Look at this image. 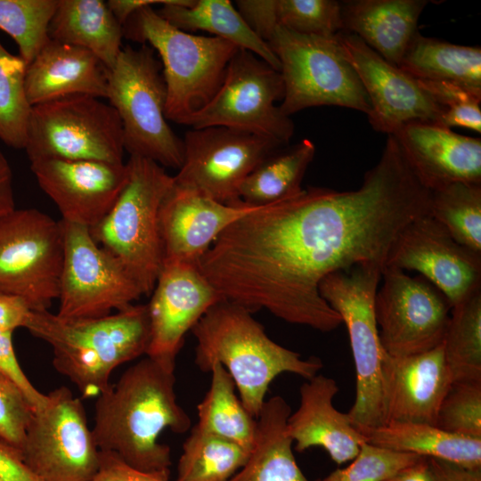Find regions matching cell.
Here are the masks:
<instances>
[{
	"label": "cell",
	"instance_id": "3957f363",
	"mask_svg": "<svg viewBox=\"0 0 481 481\" xmlns=\"http://www.w3.org/2000/svg\"><path fill=\"white\" fill-rule=\"evenodd\" d=\"M25 328L51 346L54 368L77 387L84 398L105 392L114 369L146 355L150 343L147 305L75 320L48 310L31 311Z\"/></svg>",
	"mask_w": 481,
	"mask_h": 481
},
{
	"label": "cell",
	"instance_id": "277c9868",
	"mask_svg": "<svg viewBox=\"0 0 481 481\" xmlns=\"http://www.w3.org/2000/svg\"><path fill=\"white\" fill-rule=\"evenodd\" d=\"M123 34L159 53L167 89L166 118L180 125L212 99L239 50L222 38L177 29L152 6L133 13Z\"/></svg>",
	"mask_w": 481,
	"mask_h": 481
},
{
	"label": "cell",
	"instance_id": "8992f818",
	"mask_svg": "<svg viewBox=\"0 0 481 481\" xmlns=\"http://www.w3.org/2000/svg\"><path fill=\"white\" fill-rule=\"evenodd\" d=\"M107 99L120 118L125 151L163 167H181L183 140L167 123L162 66L151 46L122 48L108 69Z\"/></svg>",
	"mask_w": 481,
	"mask_h": 481
},
{
	"label": "cell",
	"instance_id": "9a60e30c",
	"mask_svg": "<svg viewBox=\"0 0 481 481\" xmlns=\"http://www.w3.org/2000/svg\"><path fill=\"white\" fill-rule=\"evenodd\" d=\"M374 310L383 351L393 357L414 355L441 345L450 319L444 295L422 276L385 266Z\"/></svg>",
	"mask_w": 481,
	"mask_h": 481
},
{
	"label": "cell",
	"instance_id": "7dc6e473",
	"mask_svg": "<svg viewBox=\"0 0 481 481\" xmlns=\"http://www.w3.org/2000/svg\"><path fill=\"white\" fill-rule=\"evenodd\" d=\"M436 481H481V469L428 458Z\"/></svg>",
	"mask_w": 481,
	"mask_h": 481
},
{
	"label": "cell",
	"instance_id": "8d00e7d4",
	"mask_svg": "<svg viewBox=\"0 0 481 481\" xmlns=\"http://www.w3.org/2000/svg\"><path fill=\"white\" fill-rule=\"evenodd\" d=\"M58 0H0V29L15 41L27 66L49 39Z\"/></svg>",
	"mask_w": 481,
	"mask_h": 481
},
{
	"label": "cell",
	"instance_id": "cb8c5ba5",
	"mask_svg": "<svg viewBox=\"0 0 481 481\" xmlns=\"http://www.w3.org/2000/svg\"><path fill=\"white\" fill-rule=\"evenodd\" d=\"M107 74L88 50L49 38L27 66V98L31 106L77 94L107 98Z\"/></svg>",
	"mask_w": 481,
	"mask_h": 481
},
{
	"label": "cell",
	"instance_id": "7402d4cb",
	"mask_svg": "<svg viewBox=\"0 0 481 481\" xmlns=\"http://www.w3.org/2000/svg\"><path fill=\"white\" fill-rule=\"evenodd\" d=\"M452 383L443 343L429 351L404 357H393L383 351L387 423L408 421L436 426L439 407Z\"/></svg>",
	"mask_w": 481,
	"mask_h": 481
},
{
	"label": "cell",
	"instance_id": "30bf717a",
	"mask_svg": "<svg viewBox=\"0 0 481 481\" xmlns=\"http://www.w3.org/2000/svg\"><path fill=\"white\" fill-rule=\"evenodd\" d=\"M283 95L280 71L256 54L239 49L215 95L184 125L192 128L229 127L287 146L294 134V124L276 105Z\"/></svg>",
	"mask_w": 481,
	"mask_h": 481
},
{
	"label": "cell",
	"instance_id": "60d3db41",
	"mask_svg": "<svg viewBox=\"0 0 481 481\" xmlns=\"http://www.w3.org/2000/svg\"><path fill=\"white\" fill-rule=\"evenodd\" d=\"M418 81L441 110L439 125L481 132V97L454 84L421 79Z\"/></svg>",
	"mask_w": 481,
	"mask_h": 481
},
{
	"label": "cell",
	"instance_id": "ac0fdd59",
	"mask_svg": "<svg viewBox=\"0 0 481 481\" xmlns=\"http://www.w3.org/2000/svg\"><path fill=\"white\" fill-rule=\"evenodd\" d=\"M151 295L146 355L175 367L186 333L224 298L203 275L198 263L179 260L163 261Z\"/></svg>",
	"mask_w": 481,
	"mask_h": 481
},
{
	"label": "cell",
	"instance_id": "ee69618b",
	"mask_svg": "<svg viewBox=\"0 0 481 481\" xmlns=\"http://www.w3.org/2000/svg\"><path fill=\"white\" fill-rule=\"evenodd\" d=\"M92 481H169V478L138 470L117 455L100 451L99 469Z\"/></svg>",
	"mask_w": 481,
	"mask_h": 481
},
{
	"label": "cell",
	"instance_id": "ba28073f",
	"mask_svg": "<svg viewBox=\"0 0 481 481\" xmlns=\"http://www.w3.org/2000/svg\"><path fill=\"white\" fill-rule=\"evenodd\" d=\"M265 42L280 61L284 95L279 107L284 115L323 105L370 113L368 96L336 37L301 35L277 26Z\"/></svg>",
	"mask_w": 481,
	"mask_h": 481
},
{
	"label": "cell",
	"instance_id": "7bdbcfd3",
	"mask_svg": "<svg viewBox=\"0 0 481 481\" xmlns=\"http://www.w3.org/2000/svg\"><path fill=\"white\" fill-rule=\"evenodd\" d=\"M12 331H0V371L23 394L33 410L42 408L47 395L37 390L23 372L14 352Z\"/></svg>",
	"mask_w": 481,
	"mask_h": 481
},
{
	"label": "cell",
	"instance_id": "c3c4849f",
	"mask_svg": "<svg viewBox=\"0 0 481 481\" xmlns=\"http://www.w3.org/2000/svg\"><path fill=\"white\" fill-rule=\"evenodd\" d=\"M194 0H109L107 4L117 20L122 25L139 9L153 4H180L189 6Z\"/></svg>",
	"mask_w": 481,
	"mask_h": 481
},
{
	"label": "cell",
	"instance_id": "b9f144b4",
	"mask_svg": "<svg viewBox=\"0 0 481 481\" xmlns=\"http://www.w3.org/2000/svg\"><path fill=\"white\" fill-rule=\"evenodd\" d=\"M33 412L20 390L0 371V442L20 452Z\"/></svg>",
	"mask_w": 481,
	"mask_h": 481
},
{
	"label": "cell",
	"instance_id": "d4e9b609",
	"mask_svg": "<svg viewBox=\"0 0 481 481\" xmlns=\"http://www.w3.org/2000/svg\"><path fill=\"white\" fill-rule=\"evenodd\" d=\"M341 3L343 30L358 37L388 62L399 66L418 32L427 0H347Z\"/></svg>",
	"mask_w": 481,
	"mask_h": 481
},
{
	"label": "cell",
	"instance_id": "74e56055",
	"mask_svg": "<svg viewBox=\"0 0 481 481\" xmlns=\"http://www.w3.org/2000/svg\"><path fill=\"white\" fill-rule=\"evenodd\" d=\"M278 26L293 32L333 37L343 30L341 3L335 0H274Z\"/></svg>",
	"mask_w": 481,
	"mask_h": 481
},
{
	"label": "cell",
	"instance_id": "e575fe53",
	"mask_svg": "<svg viewBox=\"0 0 481 481\" xmlns=\"http://www.w3.org/2000/svg\"><path fill=\"white\" fill-rule=\"evenodd\" d=\"M430 192L429 215L457 242L481 253V183L455 182Z\"/></svg>",
	"mask_w": 481,
	"mask_h": 481
},
{
	"label": "cell",
	"instance_id": "836d02e7",
	"mask_svg": "<svg viewBox=\"0 0 481 481\" xmlns=\"http://www.w3.org/2000/svg\"><path fill=\"white\" fill-rule=\"evenodd\" d=\"M250 452L194 426L183 444L175 481H229Z\"/></svg>",
	"mask_w": 481,
	"mask_h": 481
},
{
	"label": "cell",
	"instance_id": "f1b7e54d",
	"mask_svg": "<svg viewBox=\"0 0 481 481\" xmlns=\"http://www.w3.org/2000/svg\"><path fill=\"white\" fill-rule=\"evenodd\" d=\"M412 77L463 87L481 97V48L428 37L419 31L398 66Z\"/></svg>",
	"mask_w": 481,
	"mask_h": 481
},
{
	"label": "cell",
	"instance_id": "2e32d148",
	"mask_svg": "<svg viewBox=\"0 0 481 481\" xmlns=\"http://www.w3.org/2000/svg\"><path fill=\"white\" fill-rule=\"evenodd\" d=\"M368 96L374 130L394 135L412 122L439 124L441 110L418 79L388 62L354 34L336 36Z\"/></svg>",
	"mask_w": 481,
	"mask_h": 481
},
{
	"label": "cell",
	"instance_id": "f6af8a7d",
	"mask_svg": "<svg viewBox=\"0 0 481 481\" xmlns=\"http://www.w3.org/2000/svg\"><path fill=\"white\" fill-rule=\"evenodd\" d=\"M0 481H41L24 463L20 452L0 442Z\"/></svg>",
	"mask_w": 481,
	"mask_h": 481
},
{
	"label": "cell",
	"instance_id": "f907efd6",
	"mask_svg": "<svg viewBox=\"0 0 481 481\" xmlns=\"http://www.w3.org/2000/svg\"><path fill=\"white\" fill-rule=\"evenodd\" d=\"M386 481H436L428 457L404 469Z\"/></svg>",
	"mask_w": 481,
	"mask_h": 481
},
{
	"label": "cell",
	"instance_id": "484cf974",
	"mask_svg": "<svg viewBox=\"0 0 481 481\" xmlns=\"http://www.w3.org/2000/svg\"><path fill=\"white\" fill-rule=\"evenodd\" d=\"M123 36L122 25L102 0H58L48 28L50 39L88 50L108 69L123 48Z\"/></svg>",
	"mask_w": 481,
	"mask_h": 481
},
{
	"label": "cell",
	"instance_id": "8fae6325",
	"mask_svg": "<svg viewBox=\"0 0 481 481\" xmlns=\"http://www.w3.org/2000/svg\"><path fill=\"white\" fill-rule=\"evenodd\" d=\"M61 222L37 208L0 219V293L21 298L31 311L58 299L63 262Z\"/></svg>",
	"mask_w": 481,
	"mask_h": 481
},
{
	"label": "cell",
	"instance_id": "44dd1931",
	"mask_svg": "<svg viewBox=\"0 0 481 481\" xmlns=\"http://www.w3.org/2000/svg\"><path fill=\"white\" fill-rule=\"evenodd\" d=\"M393 135L429 191L455 182L481 183V140L430 122H412Z\"/></svg>",
	"mask_w": 481,
	"mask_h": 481
},
{
	"label": "cell",
	"instance_id": "bcb514c9",
	"mask_svg": "<svg viewBox=\"0 0 481 481\" xmlns=\"http://www.w3.org/2000/svg\"><path fill=\"white\" fill-rule=\"evenodd\" d=\"M31 310L20 298L0 293V331L25 328Z\"/></svg>",
	"mask_w": 481,
	"mask_h": 481
},
{
	"label": "cell",
	"instance_id": "ffe728a7",
	"mask_svg": "<svg viewBox=\"0 0 481 481\" xmlns=\"http://www.w3.org/2000/svg\"><path fill=\"white\" fill-rule=\"evenodd\" d=\"M258 207L221 203L173 183L159 209L164 260L199 263L225 228Z\"/></svg>",
	"mask_w": 481,
	"mask_h": 481
},
{
	"label": "cell",
	"instance_id": "7c38bea8",
	"mask_svg": "<svg viewBox=\"0 0 481 481\" xmlns=\"http://www.w3.org/2000/svg\"><path fill=\"white\" fill-rule=\"evenodd\" d=\"M20 455L41 481H92L100 450L81 399L66 387L47 394L45 405L33 412Z\"/></svg>",
	"mask_w": 481,
	"mask_h": 481
},
{
	"label": "cell",
	"instance_id": "4316f807",
	"mask_svg": "<svg viewBox=\"0 0 481 481\" xmlns=\"http://www.w3.org/2000/svg\"><path fill=\"white\" fill-rule=\"evenodd\" d=\"M291 410L280 395L265 400L257 418L256 438L249 458L229 481H309L295 460L287 431Z\"/></svg>",
	"mask_w": 481,
	"mask_h": 481
},
{
	"label": "cell",
	"instance_id": "603a6c76",
	"mask_svg": "<svg viewBox=\"0 0 481 481\" xmlns=\"http://www.w3.org/2000/svg\"><path fill=\"white\" fill-rule=\"evenodd\" d=\"M338 391L335 379L323 374L306 379L299 388V406L288 418L287 431L298 452L319 446L340 465L351 461L365 440L347 414L334 407Z\"/></svg>",
	"mask_w": 481,
	"mask_h": 481
},
{
	"label": "cell",
	"instance_id": "52a82bcc",
	"mask_svg": "<svg viewBox=\"0 0 481 481\" xmlns=\"http://www.w3.org/2000/svg\"><path fill=\"white\" fill-rule=\"evenodd\" d=\"M384 266L362 264L326 276L319 292L347 330L355 368V399L346 412L358 429L387 423L382 384L383 349L375 317V296Z\"/></svg>",
	"mask_w": 481,
	"mask_h": 481
},
{
	"label": "cell",
	"instance_id": "83f0119b",
	"mask_svg": "<svg viewBox=\"0 0 481 481\" xmlns=\"http://www.w3.org/2000/svg\"><path fill=\"white\" fill-rule=\"evenodd\" d=\"M358 431L365 442L379 447L481 469V438L452 434L427 423L408 421H389L379 428Z\"/></svg>",
	"mask_w": 481,
	"mask_h": 481
},
{
	"label": "cell",
	"instance_id": "681fc988",
	"mask_svg": "<svg viewBox=\"0 0 481 481\" xmlns=\"http://www.w3.org/2000/svg\"><path fill=\"white\" fill-rule=\"evenodd\" d=\"M14 209L12 172L7 159L0 151V219Z\"/></svg>",
	"mask_w": 481,
	"mask_h": 481
},
{
	"label": "cell",
	"instance_id": "4fadbf2b",
	"mask_svg": "<svg viewBox=\"0 0 481 481\" xmlns=\"http://www.w3.org/2000/svg\"><path fill=\"white\" fill-rule=\"evenodd\" d=\"M61 222L64 249L56 314L99 318L134 305L143 293L124 267L94 240L88 227Z\"/></svg>",
	"mask_w": 481,
	"mask_h": 481
},
{
	"label": "cell",
	"instance_id": "f35d334b",
	"mask_svg": "<svg viewBox=\"0 0 481 481\" xmlns=\"http://www.w3.org/2000/svg\"><path fill=\"white\" fill-rule=\"evenodd\" d=\"M436 426L459 436L481 438V381L452 382Z\"/></svg>",
	"mask_w": 481,
	"mask_h": 481
},
{
	"label": "cell",
	"instance_id": "d6a6232c",
	"mask_svg": "<svg viewBox=\"0 0 481 481\" xmlns=\"http://www.w3.org/2000/svg\"><path fill=\"white\" fill-rule=\"evenodd\" d=\"M443 347L452 382L481 381V285L452 306Z\"/></svg>",
	"mask_w": 481,
	"mask_h": 481
},
{
	"label": "cell",
	"instance_id": "1f68e13d",
	"mask_svg": "<svg viewBox=\"0 0 481 481\" xmlns=\"http://www.w3.org/2000/svg\"><path fill=\"white\" fill-rule=\"evenodd\" d=\"M211 381L204 398L197 405L198 428L236 443L251 452L257 419L243 406L234 381L220 363L210 369Z\"/></svg>",
	"mask_w": 481,
	"mask_h": 481
},
{
	"label": "cell",
	"instance_id": "7a4b0ae2",
	"mask_svg": "<svg viewBox=\"0 0 481 481\" xmlns=\"http://www.w3.org/2000/svg\"><path fill=\"white\" fill-rule=\"evenodd\" d=\"M192 332L197 340L198 367L208 372L213 364H222L232 378L243 406L255 419L277 376L289 372L309 379L322 368L319 358L304 359L272 340L249 309L224 299L210 307Z\"/></svg>",
	"mask_w": 481,
	"mask_h": 481
},
{
	"label": "cell",
	"instance_id": "ab89813d",
	"mask_svg": "<svg viewBox=\"0 0 481 481\" xmlns=\"http://www.w3.org/2000/svg\"><path fill=\"white\" fill-rule=\"evenodd\" d=\"M420 458L363 442L347 467L334 470L320 481H386Z\"/></svg>",
	"mask_w": 481,
	"mask_h": 481
},
{
	"label": "cell",
	"instance_id": "5bb4252c",
	"mask_svg": "<svg viewBox=\"0 0 481 481\" xmlns=\"http://www.w3.org/2000/svg\"><path fill=\"white\" fill-rule=\"evenodd\" d=\"M183 161L174 185L221 203L240 201L239 187L270 154L285 146L224 126L192 128L183 140ZM288 146V145H287Z\"/></svg>",
	"mask_w": 481,
	"mask_h": 481
},
{
	"label": "cell",
	"instance_id": "d590c367",
	"mask_svg": "<svg viewBox=\"0 0 481 481\" xmlns=\"http://www.w3.org/2000/svg\"><path fill=\"white\" fill-rule=\"evenodd\" d=\"M27 64L0 43V139L9 147L24 149L32 106L25 90Z\"/></svg>",
	"mask_w": 481,
	"mask_h": 481
},
{
	"label": "cell",
	"instance_id": "d6986e66",
	"mask_svg": "<svg viewBox=\"0 0 481 481\" xmlns=\"http://www.w3.org/2000/svg\"><path fill=\"white\" fill-rule=\"evenodd\" d=\"M30 169L61 220L89 229L108 214L128 177L125 162L45 159L31 161Z\"/></svg>",
	"mask_w": 481,
	"mask_h": 481
},
{
	"label": "cell",
	"instance_id": "9c48e42d",
	"mask_svg": "<svg viewBox=\"0 0 481 481\" xmlns=\"http://www.w3.org/2000/svg\"><path fill=\"white\" fill-rule=\"evenodd\" d=\"M24 149L30 162L60 159L121 163V121L101 98L65 96L32 106Z\"/></svg>",
	"mask_w": 481,
	"mask_h": 481
},
{
	"label": "cell",
	"instance_id": "5b68a950",
	"mask_svg": "<svg viewBox=\"0 0 481 481\" xmlns=\"http://www.w3.org/2000/svg\"><path fill=\"white\" fill-rule=\"evenodd\" d=\"M126 163V185L108 214L89 231L148 296L163 265L159 209L174 178L146 158L130 155Z\"/></svg>",
	"mask_w": 481,
	"mask_h": 481
},
{
	"label": "cell",
	"instance_id": "6da1fadb",
	"mask_svg": "<svg viewBox=\"0 0 481 481\" xmlns=\"http://www.w3.org/2000/svg\"><path fill=\"white\" fill-rule=\"evenodd\" d=\"M175 368L147 356L98 396L92 433L100 451L169 478L171 451L159 436L167 428L183 434L191 428L176 399Z\"/></svg>",
	"mask_w": 481,
	"mask_h": 481
},
{
	"label": "cell",
	"instance_id": "4dcf8cb0",
	"mask_svg": "<svg viewBox=\"0 0 481 481\" xmlns=\"http://www.w3.org/2000/svg\"><path fill=\"white\" fill-rule=\"evenodd\" d=\"M314 154L315 146L309 139L273 152L241 183L239 199L251 206H266L298 195Z\"/></svg>",
	"mask_w": 481,
	"mask_h": 481
},
{
	"label": "cell",
	"instance_id": "f546056e",
	"mask_svg": "<svg viewBox=\"0 0 481 481\" xmlns=\"http://www.w3.org/2000/svg\"><path fill=\"white\" fill-rule=\"evenodd\" d=\"M157 12L183 31H207L250 52L280 71V61L269 45L247 24L229 0H194L192 5L164 4Z\"/></svg>",
	"mask_w": 481,
	"mask_h": 481
},
{
	"label": "cell",
	"instance_id": "e0dca14e",
	"mask_svg": "<svg viewBox=\"0 0 481 481\" xmlns=\"http://www.w3.org/2000/svg\"><path fill=\"white\" fill-rule=\"evenodd\" d=\"M416 271L438 289L451 306L481 285V253L457 242L429 214L399 233L386 265Z\"/></svg>",
	"mask_w": 481,
	"mask_h": 481
}]
</instances>
